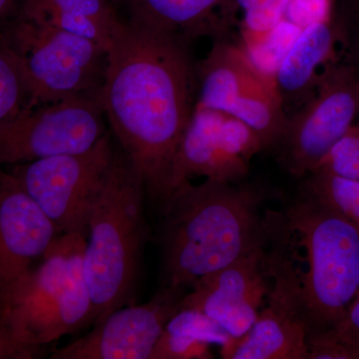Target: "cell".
Here are the masks:
<instances>
[{
	"label": "cell",
	"instance_id": "6da1fadb",
	"mask_svg": "<svg viewBox=\"0 0 359 359\" xmlns=\"http://www.w3.org/2000/svg\"><path fill=\"white\" fill-rule=\"evenodd\" d=\"M187 44L121 20L111 37L98 92L111 134L160 204L195 107L196 68Z\"/></svg>",
	"mask_w": 359,
	"mask_h": 359
},
{
	"label": "cell",
	"instance_id": "7a4b0ae2",
	"mask_svg": "<svg viewBox=\"0 0 359 359\" xmlns=\"http://www.w3.org/2000/svg\"><path fill=\"white\" fill-rule=\"evenodd\" d=\"M263 191L205 179L177 187L162 207V285L192 289L205 276L269 242L268 218L259 208Z\"/></svg>",
	"mask_w": 359,
	"mask_h": 359
},
{
	"label": "cell",
	"instance_id": "3957f363",
	"mask_svg": "<svg viewBox=\"0 0 359 359\" xmlns=\"http://www.w3.org/2000/svg\"><path fill=\"white\" fill-rule=\"evenodd\" d=\"M85 245L83 236L59 235L39 268L0 292V340L6 358H37L52 342L92 325Z\"/></svg>",
	"mask_w": 359,
	"mask_h": 359
},
{
	"label": "cell",
	"instance_id": "277c9868",
	"mask_svg": "<svg viewBox=\"0 0 359 359\" xmlns=\"http://www.w3.org/2000/svg\"><path fill=\"white\" fill-rule=\"evenodd\" d=\"M145 184L121 148L92 207L83 271L92 302V325L129 306L148 238Z\"/></svg>",
	"mask_w": 359,
	"mask_h": 359
},
{
	"label": "cell",
	"instance_id": "5b68a950",
	"mask_svg": "<svg viewBox=\"0 0 359 359\" xmlns=\"http://www.w3.org/2000/svg\"><path fill=\"white\" fill-rule=\"evenodd\" d=\"M282 216L290 242L304 250L302 257L287 241L306 268L294 266L309 344L334 332L358 292L359 230L302 192Z\"/></svg>",
	"mask_w": 359,
	"mask_h": 359
},
{
	"label": "cell",
	"instance_id": "8992f818",
	"mask_svg": "<svg viewBox=\"0 0 359 359\" xmlns=\"http://www.w3.org/2000/svg\"><path fill=\"white\" fill-rule=\"evenodd\" d=\"M0 39L20 60L32 108L98 95L107 62V50L102 45L20 15Z\"/></svg>",
	"mask_w": 359,
	"mask_h": 359
},
{
	"label": "cell",
	"instance_id": "52a82bcc",
	"mask_svg": "<svg viewBox=\"0 0 359 359\" xmlns=\"http://www.w3.org/2000/svg\"><path fill=\"white\" fill-rule=\"evenodd\" d=\"M115 147L111 132L88 151L13 165L9 170L62 233L86 237L92 207L107 176Z\"/></svg>",
	"mask_w": 359,
	"mask_h": 359
},
{
	"label": "cell",
	"instance_id": "ba28073f",
	"mask_svg": "<svg viewBox=\"0 0 359 359\" xmlns=\"http://www.w3.org/2000/svg\"><path fill=\"white\" fill-rule=\"evenodd\" d=\"M358 115L356 67L344 50L323 73L308 102L287 115L275 146L278 162L292 176L311 173Z\"/></svg>",
	"mask_w": 359,
	"mask_h": 359
},
{
	"label": "cell",
	"instance_id": "9c48e42d",
	"mask_svg": "<svg viewBox=\"0 0 359 359\" xmlns=\"http://www.w3.org/2000/svg\"><path fill=\"white\" fill-rule=\"evenodd\" d=\"M98 95L42 104L0 128V166L85 152L107 133Z\"/></svg>",
	"mask_w": 359,
	"mask_h": 359
},
{
	"label": "cell",
	"instance_id": "30bf717a",
	"mask_svg": "<svg viewBox=\"0 0 359 359\" xmlns=\"http://www.w3.org/2000/svg\"><path fill=\"white\" fill-rule=\"evenodd\" d=\"M268 269L273 283L256 323L238 340L230 359H309L308 330L302 316L294 264L283 231L269 229Z\"/></svg>",
	"mask_w": 359,
	"mask_h": 359
},
{
	"label": "cell",
	"instance_id": "8fae6325",
	"mask_svg": "<svg viewBox=\"0 0 359 359\" xmlns=\"http://www.w3.org/2000/svg\"><path fill=\"white\" fill-rule=\"evenodd\" d=\"M263 149L259 137L238 118L194 107L175 154L168 196L194 177L241 184L250 160Z\"/></svg>",
	"mask_w": 359,
	"mask_h": 359
},
{
	"label": "cell",
	"instance_id": "7c38bea8",
	"mask_svg": "<svg viewBox=\"0 0 359 359\" xmlns=\"http://www.w3.org/2000/svg\"><path fill=\"white\" fill-rule=\"evenodd\" d=\"M187 290L161 287L150 301L116 309L93 330L52 353L51 359H150Z\"/></svg>",
	"mask_w": 359,
	"mask_h": 359
},
{
	"label": "cell",
	"instance_id": "4fadbf2b",
	"mask_svg": "<svg viewBox=\"0 0 359 359\" xmlns=\"http://www.w3.org/2000/svg\"><path fill=\"white\" fill-rule=\"evenodd\" d=\"M266 247L201 278L184 295L181 308L201 311L233 339H242L256 323L271 287Z\"/></svg>",
	"mask_w": 359,
	"mask_h": 359
},
{
	"label": "cell",
	"instance_id": "5bb4252c",
	"mask_svg": "<svg viewBox=\"0 0 359 359\" xmlns=\"http://www.w3.org/2000/svg\"><path fill=\"white\" fill-rule=\"evenodd\" d=\"M59 235L13 175L0 168V292L32 271Z\"/></svg>",
	"mask_w": 359,
	"mask_h": 359
},
{
	"label": "cell",
	"instance_id": "9a60e30c",
	"mask_svg": "<svg viewBox=\"0 0 359 359\" xmlns=\"http://www.w3.org/2000/svg\"><path fill=\"white\" fill-rule=\"evenodd\" d=\"M344 23L334 20L304 28L276 77V88L287 116L308 102L323 73L344 52Z\"/></svg>",
	"mask_w": 359,
	"mask_h": 359
},
{
	"label": "cell",
	"instance_id": "2e32d148",
	"mask_svg": "<svg viewBox=\"0 0 359 359\" xmlns=\"http://www.w3.org/2000/svg\"><path fill=\"white\" fill-rule=\"evenodd\" d=\"M130 22L167 33L186 43L201 36L224 40L237 26L231 0H115Z\"/></svg>",
	"mask_w": 359,
	"mask_h": 359
},
{
	"label": "cell",
	"instance_id": "e0dca14e",
	"mask_svg": "<svg viewBox=\"0 0 359 359\" xmlns=\"http://www.w3.org/2000/svg\"><path fill=\"white\" fill-rule=\"evenodd\" d=\"M20 15L93 40L106 50L121 21L115 0H20Z\"/></svg>",
	"mask_w": 359,
	"mask_h": 359
},
{
	"label": "cell",
	"instance_id": "ac0fdd59",
	"mask_svg": "<svg viewBox=\"0 0 359 359\" xmlns=\"http://www.w3.org/2000/svg\"><path fill=\"white\" fill-rule=\"evenodd\" d=\"M196 68L198 96L195 107L228 113L257 73L240 45L216 41ZM196 88V89H197Z\"/></svg>",
	"mask_w": 359,
	"mask_h": 359
},
{
	"label": "cell",
	"instance_id": "d6986e66",
	"mask_svg": "<svg viewBox=\"0 0 359 359\" xmlns=\"http://www.w3.org/2000/svg\"><path fill=\"white\" fill-rule=\"evenodd\" d=\"M228 114L247 124L259 137L264 149L275 147L287 117L276 85L259 75L245 87Z\"/></svg>",
	"mask_w": 359,
	"mask_h": 359
},
{
	"label": "cell",
	"instance_id": "ffe728a7",
	"mask_svg": "<svg viewBox=\"0 0 359 359\" xmlns=\"http://www.w3.org/2000/svg\"><path fill=\"white\" fill-rule=\"evenodd\" d=\"M302 29L283 20L259 39L241 42L245 57L259 76L276 85V77Z\"/></svg>",
	"mask_w": 359,
	"mask_h": 359
},
{
	"label": "cell",
	"instance_id": "44dd1931",
	"mask_svg": "<svg viewBox=\"0 0 359 359\" xmlns=\"http://www.w3.org/2000/svg\"><path fill=\"white\" fill-rule=\"evenodd\" d=\"M301 192L351 222L359 230V181L323 171L306 175Z\"/></svg>",
	"mask_w": 359,
	"mask_h": 359
},
{
	"label": "cell",
	"instance_id": "7402d4cb",
	"mask_svg": "<svg viewBox=\"0 0 359 359\" xmlns=\"http://www.w3.org/2000/svg\"><path fill=\"white\" fill-rule=\"evenodd\" d=\"M30 108L32 94L20 60L0 39V128Z\"/></svg>",
	"mask_w": 359,
	"mask_h": 359
},
{
	"label": "cell",
	"instance_id": "603a6c76",
	"mask_svg": "<svg viewBox=\"0 0 359 359\" xmlns=\"http://www.w3.org/2000/svg\"><path fill=\"white\" fill-rule=\"evenodd\" d=\"M165 332L195 341L221 347L223 358L230 359L238 339L231 337L221 325L196 309L181 308L168 321Z\"/></svg>",
	"mask_w": 359,
	"mask_h": 359
},
{
	"label": "cell",
	"instance_id": "cb8c5ba5",
	"mask_svg": "<svg viewBox=\"0 0 359 359\" xmlns=\"http://www.w3.org/2000/svg\"><path fill=\"white\" fill-rule=\"evenodd\" d=\"M241 41L259 39L285 20L290 0H231Z\"/></svg>",
	"mask_w": 359,
	"mask_h": 359
},
{
	"label": "cell",
	"instance_id": "d4e9b609",
	"mask_svg": "<svg viewBox=\"0 0 359 359\" xmlns=\"http://www.w3.org/2000/svg\"><path fill=\"white\" fill-rule=\"evenodd\" d=\"M309 348V358L359 359V290L334 332L311 342Z\"/></svg>",
	"mask_w": 359,
	"mask_h": 359
},
{
	"label": "cell",
	"instance_id": "484cf974",
	"mask_svg": "<svg viewBox=\"0 0 359 359\" xmlns=\"http://www.w3.org/2000/svg\"><path fill=\"white\" fill-rule=\"evenodd\" d=\"M313 171L359 181V121L335 143Z\"/></svg>",
	"mask_w": 359,
	"mask_h": 359
},
{
	"label": "cell",
	"instance_id": "4316f807",
	"mask_svg": "<svg viewBox=\"0 0 359 359\" xmlns=\"http://www.w3.org/2000/svg\"><path fill=\"white\" fill-rule=\"evenodd\" d=\"M211 344L194 341L163 332L151 353L150 359H211Z\"/></svg>",
	"mask_w": 359,
	"mask_h": 359
},
{
	"label": "cell",
	"instance_id": "83f0119b",
	"mask_svg": "<svg viewBox=\"0 0 359 359\" xmlns=\"http://www.w3.org/2000/svg\"><path fill=\"white\" fill-rule=\"evenodd\" d=\"M334 0H290L285 20L304 29L332 20Z\"/></svg>",
	"mask_w": 359,
	"mask_h": 359
},
{
	"label": "cell",
	"instance_id": "f1b7e54d",
	"mask_svg": "<svg viewBox=\"0 0 359 359\" xmlns=\"http://www.w3.org/2000/svg\"><path fill=\"white\" fill-rule=\"evenodd\" d=\"M355 36H351L348 30H346V49L347 53H348L349 57L353 61L354 65H355L356 67L359 101V32L355 33Z\"/></svg>",
	"mask_w": 359,
	"mask_h": 359
},
{
	"label": "cell",
	"instance_id": "f546056e",
	"mask_svg": "<svg viewBox=\"0 0 359 359\" xmlns=\"http://www.w3.org/2000/svg\"><path fill=\"white\" fill-rule=\"evenodd\" d=\"M351 14L359 26V0H351Z\"/></svg>",
	"mask_w": 359,
	"mask_h": 359
},
{
	"label": "cell",
	"instance_id": "4dcf8cb0",
	"mask_svg": "<svg viewBox=\"0 0 359 359\" xmlns=\"http://www.w3.org/2000/svg\"><path fill=\"white\" fill-rule=\"evenodd\" d=\"M15 0H0V16L6 13Z\"/></svg>",
	"mask_w": 359,
	"mask_h": 359
},
{
	"label": "cell",
	"instance_id": "1f68e13d",
	"mask_svg": "<svg viewBox=\"0 0 359 359\" xmlns=\"http://www.w3.org/2000/svg\"><path fill=\"white\" fill-rule=\"evenodd\" d=\"M0 358H6V349H4L1 340H0Z\"/></svg>",
	"mask_w": 359,
	"mask_h": 359
}]
</instances>
